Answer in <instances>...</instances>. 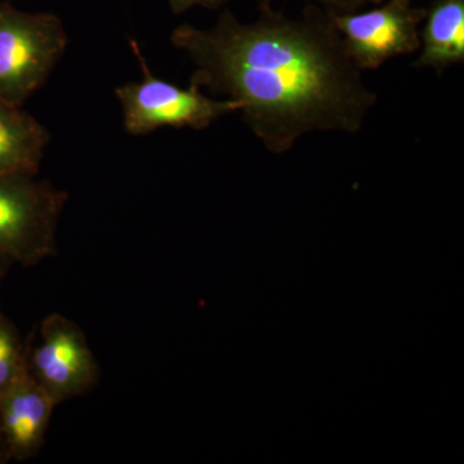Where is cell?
<instances>
[{
	"label": "cell",
	"instance_id": "7",
	"mask_svg": "<svg viewBox=\"0 0 464 464\" xmlns=\"http://www.w3.org/2000/svg\"><path fill=\"white\" fill-rule=\"evenodd\" d=\"M56 406L26 365L0 401V440L9 460L39 453Z\"/></svg>",
	"mask_w": 464,
	"mask_h": 464
},
{
	"label": "cell",
	"instance_id": "10",
	"mask_svg": "<svg viewBox=\"0 0 464 464\" xmlns=\"http://www.w3.org/2000/svg\"><path fill=\"white\" fill-rule=\"evenodd\" d=\"M26 366V342L0 311V401Z\"/></svg>",
	"mask_w": 464,
	"mask_h": 464
},
{
	"label": "cell",
	"instance_id": "6",
	"mask_svg": "<svg viewBox=\"0 0 464 464\" xmlns=\"http://www.w3.org/2000/svg\"><path fill=\"white\" fill-rule=\"evenodd\" d=\"M427 9L411 0H387L381 7L353 14H331L357 69L377 70L387 61L420 48V30Z\"/></svg>",
	"mask_w": 464,
	"mask_h": 464
},
{
	"label": "cell",
	"instance_id": "14",
	"mask_svg": "<svg viewBox=\"0 0 464 464\" xmlns=\"http://www.w3.org/2000/svg\"><path fill=\"white\" fill-rule=\"evenodd\" d=\"M8 460L7 451H5V447H3L2 440H0V464L7 463Z\"/></svg>",
	"mask_w": 464,
	"mask_h": 464
},
{
	"label": "cell",
	"instance_id": "5",
	"mask_svg": "<svg viewBox=\"0 0 464 464\" xmlns=\"http://www.w3.org/2000/svg\"><path fill=\"white\" fill-rule=\"evenodd\" d=\"M39 337L35 347L26 341L27 369L57 405L96 387L99 364L78 324L51 314L39 326Z\"/></svg>",
	"mask_w": 464,
	"mask_h": 464
},
{
	"label": "cell",
	"instance_id": "13",
	"mask_svg": "<svg viewBox=\"0 0 464 464\" xmlns=\"http://www.w3.org/2000/svg\"><path fill=\"white\" fill-rule=\"evenodd\" d=\"M12 262L9 261L8 258L2 257L0 256V283H2L3 277H5V273H7L9 265H11Z\"/></svg>",
	"mask_w": 464,
	"mask_h": 464
},
{
	"label": "cell",
	"instance_id": "12",
	"mask_svg": "<svg viewBox=\"0 0 464 464\" xmlns=\"http://www.w3.org/2000/svg\"><path fill=\"white\" fill-rule=\"evenodd\" d=\"M228 0H168L173 14H181L183 12L194 7L218 9Z\"/></svg>",
	"mask_w": 464,
	"mask_h": 464
},
{
	"label": "cell",
	"instance_id": "9",
	"mask_svg": "<svg viewBox=\"0 0 464 464\" xmlns=\"http://www.w3.org/2000/svg\"><path fill=\"white\" fill-rule=\"evenodd\" d=\"M47 130L21 106L0 100V174H38Z\"/></svg>",
	"mask_w": 464,
	"mask_h": 464
},
{
	"label": "cell",
	"instance_id": "2",
	"mask_svg": "<svg viewBox=\"0 0 464 464\" xmlns=\"http://www.w3.org/2000/svg\"><path fill=\"white\" fill-rule=\"evenodd\" d=\"M36 174H0V256L24 267L56 255L58 217L69 195Z\"/></svg>",
	"mask_w": 464,
	"mask_h": 464
},
{
	"label": "cell",
	"instance_id": "4",
	"mask_svg": "<svg viewBox=\"0 0 464 464\" xmlns=\"http://www.w3.org/2000/svg\"><path fill=\"white\" fill-rule=\"evenodd\" d=\"M130 45L141 65L142 81L121 85L115 91L123 109L125 130L130 134L142 136L163 127L206 130L222 116L239 111L237 101L210 99L197 85L182 90L155 78L139 43L130 41Z\"/></svg>",
	"mask_w": 464,
	"mask_h": 464
},
{
	"label": "cell",
	"instance_id": "8",
	"mask_svg": "<svg viewBox=\"0 0 464 464\" xmlns=\"http://www.w3.org/2000/svg\"><path fill=\"white\" fill-rule=\"evenodd\" d=\"M420 32V56L415 67L433 69L441 75L464 63V0H438L427 11Z\"/></svg>",
	"mask_w": 464,
	"mask_h": 464
},
{
	"label": "cell",
	"instance_id": "1",
	"mask_svg": "<svg viewBox=\"0 0 464 464\" xmlns=\"http://www.w3.org/2000/svg\"><path fill=\"white\" fill-rule=\"evenodd\" d=\"M170 41L197 66L191 84L237 101L273 154L304 134L360 132L377 103L331 14L316 5L292 18L265 0L255 23L225 11L212 29L181 25Z\"/></svg>",
	"mask_w": 464,
	"mask_h": 464
},
{
	"label": "cell",
	"instance_id": "3",
	"mask_svg": "<svg viewBox=\"0 0 464 464\" xmlns=\"http://www.w3.org/2000/svg\"><path fill=\"white\" fill-rule=\"evenodd\" d=\"M67 35L53 14H26L0 3V100L23 106L63 57Z\"/></svg>",
	"mask_w": 464,
	"mask_h": 464
},
{
	"label": "cell",
	"instance_id": "11",
	"mask_svg": "<svg viewBox=\"0 0 464 464\" xmlns=\"http://www.w3.org/2000/svg\"><path fill=\"white\" fill-rule=\"evenodd\" d=\"M315 5H323L324 11L331 14H353L369 5H378L383 0H310Z\"/></svg>",
	"mask_w": 464,
	"mask_h": 464
}]
</instances>
